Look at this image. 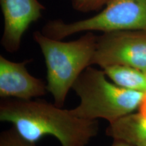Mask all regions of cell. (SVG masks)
Instances as JSON below:
<instances>
[{
  "mask_svg": "<svg viewBox=\"0 0 146 146\" xmlns=\"http://www.w3.org/2000/svg\"><path fill=\"white\" fill-rule=\"evenodd\" d=\"M97 39L93 32H87L79 39L68 42L52 39L39 31L33 33L34 41L44 57L47 91L58 107H63L73 84L91 66Z\"/></svg>",
  "mask_w": 146,
  "mask_h": 146,
  "instance_id": "obj_2",
  "label": "cell"
},
{
  "mask_svg": "<svg viewBox=\"0 0 146 146\" xmlns=\"http://www.w3.org/2000/svg\"><path fill=\"white\" fill-rule=\"evenodd\" d=\"M0 146H36L35 143L23 137L14 127L3 131L0 135Z\"/></svg>",
  "mask_w": 146,
  "mask_h": 146,
  "instance_id": "obj_10",
  "label": "cell"
},
{
  "mask_svg": "<svg viewBox=\"0 0 146 146\" xmlns=\"http://www.w3.org/2000/svg\"><path fill=\"white\" fill-rule=\"evenodd\" d=\"M31 60L10 61L0 56V97L29 100L47 94V84L28 72Z\"/></svg>",
  "mask_w": 146,
  "mask_h": 146,
  "instance_id": "obj_7",
  "label": "cell"
},
{
  "mask_svg": "<svg viewBox=\"0 0 146 146\" xmlns=\"http://www.w3.org/2000/svg\"><path fill=\"white\" fill-rule=\"evenodd\" d=\"M146 31V0H111L106 8L92 17L66 23L48 22L41 33L52 39L62 40L80 32Z\"/></svg>",
  "mask_w": 146,
  "mask_h": 146,
  "instance_id": "obj_4",
  "label": "cell"
},
{
  "mask_svg": "<svg viewBox=\"0 0 146 146\" xmlns=\"http://www.w3.org/2000/svg\"><path fill=\"white\" fill-rule=\"evenodd\" d=\"M104 71L92 66L80 74L72 89L81 102L70 112L87 120L105 119L112 123L139 108L145 94L122 88L108 81Z\"/></svg>",
  "mask_w": 146,
  "mask_h": 146,
  "instance_id": "obj_3",
  "label": "cell"
},
{
  "mask_svg": "<svg viewBox=\"0 0 146 146\" xmlns=\"http://www.w3.org/2000/svg\"><path fill=\"white\" fill-rule=\"evenodd\" d=\"M72 8L81 12H90L100 10L111 0H71Z\"/></svg>",
  "mask_w": 146,
  "mask_h": 146,
  "instance_id": "obj_11",
  "label": "cell"
},
{
  "mask_svg": "<svg viewBox=\"0 0 146 146\" xmlns=\"http://www.w3.org/2000/svg\"><path fill=\"white\" fill-rule=\"evenodd\" d=\"M106 134L135 146H146V118L139 112L131 113L109 123Z\"/></svg>",
  "mask_w": 146,
  "mask_h": 146,
  "instance_id": "obj_8",
  "label": "cell"
},
{
  "mask_svg": "<svg viewBox=\"0 0 146 146\" xmlns=\"http://www.w3.org/2000/svg\"><path fill=\"white\" fill-rule=\"evenodd\" d=\"M91 65L99 66L102 69L127 66L146 72V31L103 33L98 36Z\"/></svg>",
  "mask_w": 146,
  "mask_h": 146,
  "instance_id": "obj_5",
  "label": "cell"
},
{
  "mask_svg": "<svg viewBox=\"0 0 146 146\" xmlns=\"http://www.w3.org/2000/svg\"><path fill=\"white\" fill-rule=\"evenodd\" d=\"M4 20L1 44L6 52L19 50L29 27L41 18L45 6L38 0H0Z\"/></svg>",
  "mask_w": 146,
  "mask_h": 146,
  "instance_id": "obj_6",
  "label": "cell"
},
{
  "mask_svg": "<svg viewBox=\"0 0 146 146\" xmlns=\"http://www.w3.org/2000/svg\"><path fill=\"white\" fill-rule=\"evenodd\" d=\"M0 120L12 124L23 137L35 143L50 135L61 146H87L99 131L97 120L77 117L70 110L39 100L2 98Z\"/></svg>",
  "mask_w": 146,
  "mask_h": 146,
  "instance_id": "obj_1",
  "label": "cell"
},
{
  "mask_svg": "<svg viewBox=\"0 0 146 146\" xmlns=\"http://www.w3.org/2000/svg\"><path fill=\"white\" fill-rule=\"evenodd\" d=\"M139 110V112L143 115L144 117L146 118V94L144 95L143 99L142 100L141 106H140Z\"/></svg>",
  "mask_w": 146,
  "mask_h": 146,
  "instance_id": "obj_12",
  "label": "cell"
},
{
  "mask_svg": "<svg viewBox=\"0 0 146 146\" xmlns=\"http://www.w3.org/2000/svg\"><path fill=\"white\" fill-rule=\"evenodd\" d=\"M107 76L122 88L146 94V72L127 66H112L103 69Z\"/></svg>",
  "mask_w": 146,
  "mask_h": 146,
  "instance_id": "obj_9",
  "label": "cell"
},
{
  "mask_svg": "<svg viewBox=\"0 0 146 146\" xmlns=\"http://www.w3.org/2000/svg\"><path fill=\"white\" fill-rule=\"evenodd\" d=\"M111 146H135L133 145H131L130 143H128L127 142L120 141V140H116L114 139V142L112 144Z\"/></svg>",
  "mask_w": 146,
  "mask_h": 146,
  "instance_id": "obj_13",
  "label": "cell"
}]
</instances>
